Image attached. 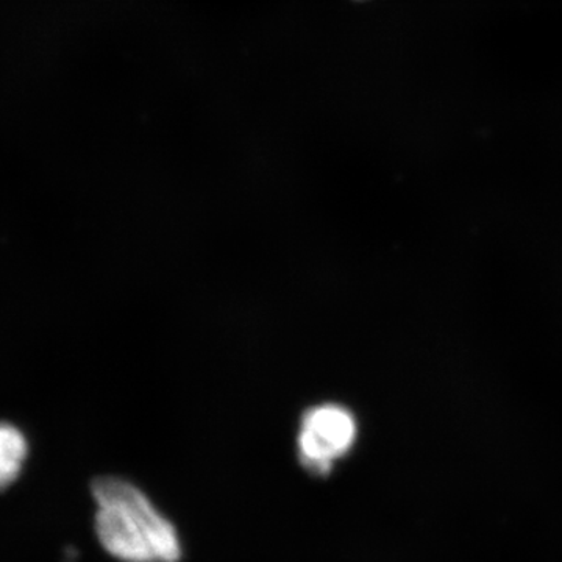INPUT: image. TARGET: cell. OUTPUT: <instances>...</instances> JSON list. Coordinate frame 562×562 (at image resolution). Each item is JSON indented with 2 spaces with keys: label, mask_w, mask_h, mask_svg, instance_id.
<instances>
[{
  "label": "cell",
  "mask_w": 562,
  "mask_h": 562,
  "mask_svg": "<svg viewBox=\"0 0 562 562\" xmlns=\"http://www.w3.org/2000/svg\"><path fill=\"white\" fill-rule=\"evenodd\" d=\"M98 503L95 535L103 549L122 562H179V532L135 484L102 476L91 486Z\"/></svg>",
  "instance_id": "cell-1"
},
{
  "label": "cell",
  "mask_w": 562,
  "mask_h": 562,
  "mask_svg": "<svg viewBox=\"0 0 562 562\" xmlns=\"http://www.w3.org/2000/svg\"><path fill=\"white\" fill-rule=\"evenodd\" d=\"M357 438V424L347 409L322 405L306 412L299 432L301 462L314 475H327Z\"/></svg>",
  "instance_id": "cell-2"
},
{
  "label": "cell",
  "mask_w": 562,
  "mask_h": 562,
  "mask_svg": "<svg viewBox=\"0 0 562 562\" xmlns=\"http://www.w3.org/2000/svg\"><path fill=\"white\" fill-rule=\"evenodd\" d=\"M27 450L25 436L14 425L0 422V491L20 476Z\"/></svg>",
  "instance_id": "cell-3"
}]
</instances>
